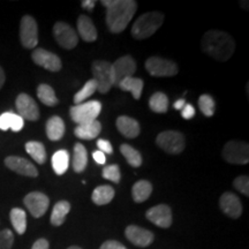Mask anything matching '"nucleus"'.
Here are the masks:
<instances>
[{"label":"nucleus","mask_w":249,"mask_h":249,"mask_svg":"<svg viewBox=\"0 0 249 249\" xmlns=\"http://www.w3.org/2000/svg\"><path fill=\"white\" fill-rule=\"evenodd\" d=\"M107 8V24L112 34H120L126 29L138 9L134 0H103Z\"/></svg>","instance_id":"1"},{"label":"nucleus","mask_w":249,"mask_h":249,"mask_svg":"<svg viewBox=\"0 0 249 249\" xmlns=\"http://www.w3.org/2000/svg\"><path fill=\"white\" fill-rule=\"evenodd\" d=\"M202 49L218 61H226L235 51V42L230 34L220 30H209L202 38Z\"/></svg>","instance_id":"2"},{"label":"nucleus","mask_w":249,"mask_h":249,"mask_svg":"<svg viewBox=\"0 0 249 249\" xmlns=\"http://www.w3.org/2000/svg\"><path fill=\"white\" fill-rule=\"evenodd\" d=\"M164 22V14L160 12H148L135 21L132 27V36L135 39H145L161 27Z\"/></svg>","instance_id":"3"},{"label":"nucleus","mask_w":249,"mask_h":249,"mask_svg":"<svg viewBox=\"0 0 249 249\" xmlns=\"http://www.w3.org/2000/svg\"><path fill=\"white\" fill-rule=\"evenodd\" d=\"M93 81L97 85V90L101 93H107L114 86L113 73H112V64L107 60L93 61L92 66Z\"/></svg>","instance_id":"4"},{"label":"nucleus","mask_w":249,"mask_h":249,"mask_svg":"<svg viewBox=\"0 0 249 249\" xmlns=\"http://www.w3.org/2000/svg\"><path fill=\"white\" fill-rule=\"evenodd\" d=\"M102 111V104L98 101H89L87 103H81L75 107H71L70 114L71 120L77 124L90 123V121L97 120Z\"/></svg>","instance_id":"5"},{"label":"nucleus","mask_w":249,"mask_h":249,"mask_svg":"<svg viewBox=\"0 0 249 249\" xmlns=\"http://www.w3.org/2000/svg\"><path fill=\"white\" fill-rule=\"evenodd\" d=\"M156 143L160 148L166 151L167 154L178 155L185 149V138L180 132L177 130H165L158 134Z\"/></svg>","instance_id":"6"},{"label":"nucleus","mask_w":249,"mask_h":249,"mask_svg":"<svg viewBox=\"0 0 249 249\" xmlns=\"http://www.w3.org/2000/svg\"><path fill=\"white\" fill-rule=\"evenodd\" d=\"M223 157L227 163L245 165L249 161V145L244 141H230L224 145Z\"/></svg>","instance_id":"7"},{"label":"nucleus","mask_w":249,"mask_h":249,"mask_svg":"<svg viewBox=\"0 0 249 249\" xmlns=\"http://www.w3.org/2000/svg\"><path fill=\"white\" fill-rule=\"evenodd\" d=\"M145 68L151 76L167 77L178 74L179 68L177 64L169 59L160 57H150L145 62Z\"/></svg>","instance_id":"8"},{"label":"nucleus","mask_w":249,"mask_h":249,"mask_svg":"<svg viewBox=\"0 0 249 249\" xmlns=\"http://www.w3.org/2000/svg\"><path fill=\"white\" fill-rule=\"evenodd\" d=\"M20 40L26 49H35L38 44V27L30 15H24L20 23Z\"/></svg>","instance_id":"9"},{"label":"nucleus","mask_w":249,"mask_h":249,"mask_svg":"<svg viewBox=\"0 0 249 249\" xmlns=\"http://www.w3.org/2000/svg\"><path fill=\"white\" fill-rule=\"evenodd\" d=\"M136 71V61L130 55H124L117 59L112 64V73H113L114 86H119L121 81L132 77Z\"/></svg>","instance_id":"10"},{"label":"nucleus","mask_w":249,"mask_h":249,"mask_svg":"<svg viewBox=\"0 0 249 249\" xmlns=\"http://www.w3.org/2000/svg\"><path fill=\"white\" fill-rule=\"evenodd\" d=\"M15 107L18 112V116L29 121H36L39 119V108L35 99L27 93H20L15 101Z\"/></svg>","instance_id":"11"},{"label":"nucleus","mask_w":249,"mask_h":249,"mask_svg":"<svg viewBox=\"0 0 249 249\" xmlns=\"http://www.w3.org/2000/svg\"><path fill=\"white\" fill-rule=\"evenodd\" d=\"M53 35L55 40L61 48L71 50L77 45L79 38L75 30L70 24L65 22H57L53 27Z\"/></svg>","instance_id":"12"},{"label":"nucleus","mask_w":249,"mask_h":249,"mask_svg":"<svg viewBox=\"0 0 249 249\" xmlns=\"http://www.w3.org/2000/svg\"><path fill=\"white\" fill-rule=\"evenodd\" d=\"M23 203L29 210V213L33 214V217L39 218L44 216L46 211L49 209L50 200L45 194L40 192L29 193L26 197L23 198Z\"/></svg>","instance_id":"13"},{"label":"nucleus","mask_w":249,"mask_h":249,"mask_svg":"<svg viewBox=\"0 0 249 249\" xmlns=\"http://www.w3.org/2000/svg\"><path fill=\"white\" fill-rule=\"evenodd\" d=\"M31 59L36 65L50 71H59L62 67L60 58L57 54L42 48L34 50L31 53Z\"/></svg>","instance_id":"14"},{"label":"nucleus","mask_w":249,"mask_h":249,"mask_svg":"<svg viewBox=\"0 0 249 249\" xmlns=\"http://www.w3.org/2000/svg\"><path fill=\"white\" fill-rule=\"evenodd\" d=\"M149 222L161 229H169L172 225V211L166 204H158L150 208L145 213Z\"/></svg>","instance_id":"15"},{"label":"nucleus","mask_w":249,"mask_h":249,"mask_svg":"<svg viewBox=\"0 0 249 249\" xmlns=\"http://www.w3.org/2000/svg\"><path fill=\"white\" fill-rule=\"evenodd\" d=\"M5 165L13 172L20 174V176L36 178L38 176V171L31 161L26 158L18 157V156H8L5 160Z\"/></svg>","instance_id":"16"},{"label":"nucleus","mask_w":249,"mask_h":249,"mask_svg":"<svg viewBox=\"0 0 249 249\" xmlns=\"http://www.w3.org/2000/svg\"><path fill=\"white\" fill-rule=\"evenodd\" d=\"M124 235L133 245L142 248L150 246L155 240L154 233L136 225L127 226V229L124 230Z\"/></svg>","instance_id":"17"},{"label":"nucleus","mask_w":249,"mask_h":249,"mask_svg":"<svg viewBox=\"0 0 249 249\" xmlns=\"http://www.w3.org/2000/svg\"><path fill=\"white\" fill-rule=\"evenodd\" d=\"M220 209L226 216L238 219L242 213V204L240 198L231 192H226L220 196L219 200Z\"/></svg>","instance_id":"18"},{"label":"nucleus","mask_w":249,"mask_h":249,"mask_svg":"<svg viewBox=\"0 0 249 249\" xmlns=\"http://www.w3.org/2000/svg\"><path fill=\"white\" fill-rule=\"evenodd\" d=\"M117 128L127 139H135L140 134V124L133 118L121 116L117 119Z\"/></svg>","instance_id":"19"},{"label":"nucleus","mask_w":249,"mask_h":249,"mask_svg":"<svg viewBox=\"0 0 249 249\" xmlns=\"http://www.w3.org/2000/svg\"><path fill=\"white\" fill-rule=\"evenodd\" d=\"M77 30H79V35L81 36L85 42L91 43L97 39V30H96L95 24L92 23L91 18L87 17V15H81L77 18Z\"/></svg>","instance_id":"20"},{"label":"nucleus","mask_w":249,"mask_h":249,"mask_svg":"<svg viewBox=\"0 0 249 249\" xmlns=\"http://www.w3.org/2000/svg\"><path fill=\"white\" fill-rule=\"evenodd\" d=\"M102 130V124L98 120L90 121V123L77 124L74 129V134L76 138L81 140H93L99 135Z\"/></svg>","instance_id":"21"},{"label":"nucleus","mask_w":249,"mask_h":249,"mask_svg":"<svg viewBox=\"0 0 249 249\" xmlns=\"http://www.w3.org/2000/svg\"><path fill=\"white\" fill-rule=\"evenodd\" d=\"M46 135L51 141H59L65 134V123L60 117H51L46 123Z\"/></svg>","instance_id":"22"},{"label":"nucleus","mask_w":249,"mask_h":249,"mask_svg":"<svg viewBox=\"0 0 249 249\" xmlns=\"http://www.w3.org/2000/svg\"><path fill=\"white\" fill-rule=\"evenodd\" d=\"M152 193V185L147 180H140L134 183L132 188V195L136 203H142L150 197Z\"/></svg>","instance_id":"23"},{"label":"nucleus","mask_w":249,"mask_h":249,"mask_svg":"<svg viewBox=\"0 0 249 249\" xmlns=\"http://www.w3.org/2000/svg\"><path fill=\"white\" fill-rule=\"evenodd\" d=\"M71 211V204L67 201H60L55 203L52 210L50 222L53 226H60L66 220V216Z\"/></svg>","instance_id":"24"},{"label":"nucleus","mask_w":249,"mask_h":249,"mask_svg":"<svg viewBox=\"0 0 249 249\" xmlns=\"http://www.w3.org/2000/svg\"><path fill=\"white\" fill-rule=\"evenodd\" d=\"M114 197V189L111 186H98L92 192V202L97 205L108 204Z\"/></svg>","instance_id":"25"},{"label":"nucleus","mask_w":249,"mask_h":249,"mask_svg":"<svg viewBox=\"0 0 249 249\" xmlns=\"http://www.w3.org/2000/svg\"><path fill=\"white\" fill-rule=\"evenodd\" d=\"M74 154H73V169L76 173H81L86 170L87 164H88V154L85 145L81 143H76L74 147Z\"/></svg>","instance_id":"26"},{"label":"nucleus","mask_w":249,"mask_h":249,"mask_svg":"<svg viewBox=\"0 0 249 249\" xmlns=\"http://www.w3.org/2000/svg\"><path fill=\"white\" fill-rule=\"evenodd\" d=\"M118 88L124 90V91L132 92L134 98L140 99L143 90V81L139 77H127V79L121 81Z\"/></svg>","instance_id":"27"},{"label":"nucleus","mask_w":249,"mask_h":249,"mask_svg":"<svg viewBox=\"0 0 249 249\" xmlns=\"http://www.w3.org/2000/svg\"><path fill=\"white\" fill-rule=\"evenodd\" d=\"M70 166V154L66 150H58L52 156V167L55 174L62 176Z\"/></svg>","instance_id":"28"},{"label":"nucleus","mask_w":249,"mask_h":249,"mask_svg":"<svg viewBox=\"0 0 249 249\" xmlns=\"http://www.w3.org/2000/svg\"><path fill=\"white\" fill-rule=\"evenodd\" d=\"M11 223L18 234H24L27 230V214L26 211L20 208H13L9 213Z\"/></svg>","instance_id":"29"},{"label":"nucleus","mask_w":249,"mask_h":249,"mask_svg":"<svg viewBox=\"0 0 249 249\" xmlns=\"http://www.w3.org/2000/svg\"><path fill=\"white\" fill-rule=\"evenodd\" d=\"M26 150L29 154L33 160L38 164H44L48 160L45 147L43 143L37 141H29L26 143Z\"/></svg>","instance_id":"30"},{"label":"nucleus","mask_w":249,"mask_h":249,"mask_svg":"<svg viewBox=\"0 0 249 249\" xmlns=\"http://www.w3.org/2000/svg\"><path fill=\"white\" fill-rule=\"evenodd\" d=\"M37 97L46 107H55L59 102L58 97L55 96L54 90L49 85H45V83L39 85L38 88H37Z\"/></svg>","instance_id":"31"},{"label":"nucleus","mask_w":249,"mask_h":249,"mask_svg":"<svg viewBox=\"0 0 249 249\" xmlns=\"http://www.w3.org/2000/svg\"><path fill=\"white\" fill-rule=\"evenodd\" d=\"M149 107L156 113H165L169 108V98L164 92H155L149 101Z\"/></svg>","instance_id":"32"},{"label":"nucleus","mask_w":249,"mask_h":249,"mask_svg":"<svg viewBox=\"0 0 249 249\" xmlns=\"http://www.w3.org/2000/svg\"><path fill=\"white\" fill-rule=\"evenodd\" d=\"M120 151L121 154L124 158H126V160L128 161V164L130 166L133 167H140L142 165V156L140 152L136 150V149H134L133 147H130L128 144H123L120 147Z\"/></svg>","instance_id":"33"},{"label":"nucleus","mask_w":249,"mask_h":249,"mask_svg":"<svg viewBox=\"0 0 249 249\" xmlns=\"http://www.w3.org/2000/svg\"><path fill=\"white\" fill-rule=\"evenodd\" d=\"M96 90H97V85H96V82L92 79L89 80L88 82H86V85L74 95V104L77 105L81 104L82 102H85L86 99H88L90 96L96 91Z\"/></svg>","instance_id":"34"},{"label":"nucleus","mask_w":249,"mask_h":249,"mask_svg":"<svg viewBox=\"0 0 249 249\" xmlns=\"http://www.w3.org/2000/svg\"><path fill=\"white\" fill-rule=\"evenodd\" d=\"M198 107L205 117H213L216 108V103L210 95H202L198 98Z\"/></svg>","instance_id":"35"},{"label":"nucleus","mask_w":249,"mask_h":249,"mask_svg":"<svg viewBox=\"0 0 249 249\" xmlns=\"http://www.w3.org/2000/svg\"><path fill=\"white\" fill-rule=\"evenodd\" d=\"M103 178L110 180L112 182L119 183L121 179V173L119 166L116 164L107 165L104 170H103Z\"/></svg>","instance_id":"36"},{"label":"nucleus","mask_w":249,"mask_h":249,"mask_svg":"<svg viewBox=\"0 0 249 249\" xmlns=\"http://www.w3.org/2000/svg\"><path fill=\"white\" fill-rule=\"evenodd\" d=\"M14 244V234L11 230L0 231V249H12Z\"/></svg>","instance_id":"37"},{"label":"nucleus","mask_w":249,"mask_h":249,"mask_svg":"<svg viewBox=\"0 0 249 249\" xmlns=\"http://www.w3.org/2000/svg\"><path fill=\"white\" fill-rule=\"evenodd\" d=\"M233 186L244 195L249 196V178L247 176L236 177L233 181Z\"/></svg>","instance_id":"38"},{"label":"nucleus","mask_w":249,"mask_h":249,"mask_svg":"<svg viewBox=\"0 0 249 249\" xmlns=\"http://www.w3.org/2000/svg\"><path fill=\"white\" fill-rule=\"evenodd\" d=\"M14 113L13 112H5L0 116V129L1 130H8L11 128L12 119H13Z\"/></svg>","instance_id":"39"},{"label":"nucleus","mask_w":249,"mask_h":249,"mask_svg":"<svg viewBox=\"0 0 249 249\" xmlns=\"http://www.w3.org/2000/svg\"><path fill=\"white\" fill-rule=\"evenodd\" d=\"M24 126V120L23 118H21L18 114H15L13 116V119H12V124H11V128L13 132H20L21 129L23 128Z\"/></svg>","instance_id":"40"},{"label":"nucleus","mask_w":249,"mask_h":249,"mask_svg":"<svg viewBox=\"0 0 249 249\" xmlns=\"http://www.w3.org/2000/svg\"><path fill=\"white\" fill-rule=\"evenodd\" d=\"M97 147L99 149V151H102L103 154H112L113 152V148H112L111 143L107 141V140H103V139H99L97 141Z\"/></svg>","instance_id":"41"},{"label":"nucleus","mask_w":249,"mask_h":249,"mask_svg":"<svg viewBox=\"0 0 249 249\" xmlns=\"http://www.w3.org/2000/svg\"><path fill=\"white\" fill-rule=\"evenodd\" d=\"M99 249H127V248L119 241L108 240V241H105Z\"/></svg>","instance_id":"42"},{"label":"nucleus","mask_w":249,"mask_h":249,"mask_svg":"<svg viewBox=\"0 0 249 249\" xmlns=\"http://www.w3.org/2000/svg\"><path fill=\"white\" fill-rule=\"evenodd\" d=\"M181 114H182L183 119H186V120H189V119H192V118H194V116H195L194 107L191 104H186L185 107H182Z\"/></svg>","instance_id":"43"},{"label":"nucleus","mask_w":249,"mask_h":249,"mask_svg":"<svg viewBox=\"0 0 249 249\" xmlns=\"http://www.w3.org/2000/svg\"><path fill=\"white\" fill-rule=\"evenodd\" d=\"M50 245L49 241L46 239H38V240L35 241V244L33 245V248L31 249H49Z\"/></svg>","instance_id":"44"},{"label":"nucleus","mask_w":249,"mask_h":249,"mask_svg":"<svg viewBox=\"0 0 249 249\" xmlns=\"http://www.w3.org/2000/svg\"><path fill=\"white\" fill-rule=\"evenodd\" d=\"M92 157H93V160H95V161H97L98 164L104 165L105 163H107V157H105V154H103L102 151H99V150L93 151Z\"/></svg>","instance_id":"45"},{"label":"nucleus","mask_w":249,"mask_h":249,"mask_svg":"<svg viewBox=\"0 0 249 249\" xmlns=\"http://www.w3.org/2000/svg\"><path fill=\"white\" fill-rule=\"evenodd\" d=\"M81 5H82V7L85 9L91 11V9L95 7L96 1H93V0H83V1H81Z\"/></svg>","instance_id":"46"},{"label":"nucleus","mask_w":249,"mask_h":249,"mask_svg":"<svg viewBox=\"0 0 249 249\" xmlns=\"http://www.w3.org/2000/svg\"><path fill=\"white\" fill-rule=\"evenodd\" d=\"M185 105H186L185 99L183 98L178 99V101L174 103V108H176V110H182V107H185Z\"/></svg>","instance_id":"47"},{"label":"nucleus","mask_w":249,"mask_h":249,"mask_svg":"<svg viewBox=\"0 0 249 249\" xmlns=\"http://www.w3.org/2000/svg\"><path fill=\"white\" fill-rule=\"evenodd\" d=\"M5 81H6L5 71H4V70H2V67L0 66V89H1L2 86L5 85Z\"/></svg>","instance_id":"48"},{"label":"nucleus","mask_w":249,"mask_h":249,"mask_svg":"<svg viewBox=\"0 0 249 249\" xmlns=\"http://www.w3.org/2000/svg\"><path fill=\"white\" fill-rule=\"evenodd\" d=\"M67 249H82V248L77 247V246H71V247H70V248H67Z\"/></svg>","instance_id":"49"}]
</instances>
